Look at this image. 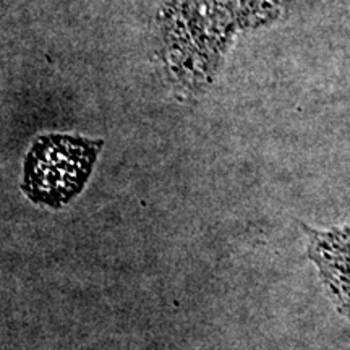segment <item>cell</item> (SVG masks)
I'll list each match as a JSON object with an SVG mask.
<instances>
[{
  "label": "cell",
  "mask_w": 350,
  "mask_h": 350,
  "mask_svg": "<svg viewBox=\"0 0 350 350\" xmlns=\"http://www.w3.org/2000/svg\"><path fill=\"white\" fill-rule=\"evenodd\" d=\"M103 139L42 135L25 161L23 191L33 203L62 208L77 198L93 172Z\"/></svg>",
  "instance_id": "6da1fadb"
},
{
  "label": "cell",
  "mask_w": 350,
  "mask_h": 350,
  "mask_svg": "<svg viewBox=\"0 0 350 350\" xmlns=\"http://www.w3.org/2000/svg\"><path fill=\"white\" fill-rule=\"evenodd\" d=\"M308 255L339 310L350 317V226L331 232H312Z\"/></svg>",
  "instance_id": "7a4b0ae2"
}]
</instances>
